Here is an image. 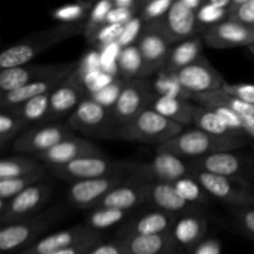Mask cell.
I'll list each match as a JSON object with an SVG mask.
<instances>
[{
  "instance_id": "cell-1",
  "label": "cell",
  "mask_w": 254,
  "mask_h": 254,
  "mask_svg": "<svg viewBox=\"0 0 254 254\" xmlns=\"http://www.w3.org/2000/svg\"><path fill=\"white\" fill-rule=\"evenodd\" d=\"M84 32V24L64 25L59 24L45 29L42 31L34 32L22 37L11 46L6 47L0 54V68L6 69L12 67L30 64L31 60L44 54L57 44L67 41L72 37Z\"/></svg>"
},
{
  "instance_id": "cell-2",
  "label": "cell",
  "mask_w": 254,
  "mask_h": 254,
  "mask_svg": "<svg viewBox=\"0 0 254 254\" xmlns=\"http://www.w3.org/2000/svg\"><path fill=\"white\" fill-rule=\"evenodd\" d=\"M247 138L241 135L217 136L197 128L184 129L179 135L156 148V153H168L185 160L202 158L222 151H236L247 145Z\"/></svg>"
},
{
  "instance_id": "cell-3",
  "label": "cell",
  "mask_w": 254,
  "mask_h": 254,
  "mask_svg": "<svg viewBox=\"0 0 254 254\" xmlns=\"http://www.w3.org/2000/svg\"><path fill=\"white\" fill-rule=\"evenodd\" d=\"M184 129V127L165 118L150 107L126 126L112 131L108 139L150 144L158 148L179 135Z\"/></svg>"
},
{
  "instance_id": "cell-4",
  "label": "cell",
  "mask_w": 254,
  "mask_h": 254,
  "mask_svg": "<svg viewBox=\"0 0 254 254\" xmlns=\"http://www.w3.org/2000/svg\"><path fill=\"white\" fill-rule=\"evenodd\" d=\"M128 180L141 184L168 183L173 184L190 174V168L185 159L168 153H156L150 161L127 164Z\"/></svg>"
},
{
  "instance_id": "cell-5",
  "label": "cell",
  "mask_w": 254,
  "mask_h": 254,
  "mask_svg": "<svg viewBox=\"0 0 254 254\" xmlns=\"http://www.w3.org/2000/svg\"><path fill=\"white\" fill-rule=\"evenodd\" d=\"M59 217H61V210L54 207L27 220L4 226L0 230V251L5 254L16 250H27Z\"/></svg>"
},
{
  "instance_id": "cell-6",
  "label": "cell",
  "mask_w": 254,
  "mask_h": 254,
  "mask_svg": "<svg viewBox=\"0 0 254 254\" xmlns=\"http://www.w3.org/2000/svg\"><path fill=\"white\" fill-rule=\"evenodd\" d=\"M156 97L158 96L154 93L151 83L146 78H134L128 81L117 103L109 109L111 133L117 128L126 126L141 112L150 108Z\"/></svg>"
},
{
  "instance_id": "cell-7",
  "label": "cell",
  "mask_w": 254,
  "mask_h": 254,
  "mask_svg": "<svg viewBox=\"0 0 254 254\" xmlns=\"http://www.w3.org/2000/svg\"><path fill=\"white\" fill-rule=\"evenodd\" d=\"M211 197L226 203L228 207H253L254 192L250 183L242 178H227L203 171L190 170Z\"/></svg>"
},
{
  "instance_id": "cell-8",
  "label": "cell",
  "mask_w": 254,
  "mask_h": 254,
  "mask_svg": "<svg viewBox=\"0 0 254 254\" xmlns=\"http://www.w3.org/2000/svg\"><path fill=\"white\" fill-rule=\"evenodd\" d=\"M52 185L41 180L27 188L11 200H0V225L19 222L39 215L40 210L49 202L52 195Z\"/></svg>"
},
{
  "instance_id": "cell-9",
  "label": "cell",
  "mask_w": 254,
  "mask_h": 254,
  "mask_svg": "<svg viewBox=\"0 0 254 254\" xmlns=\"http://www.w3.org/2000/svg\"><path fill=\"white\" fill-rule=\"evenodd\" d=\"M76 131L67 123H49L32 126L22 131L11 144L14 153L25 156L41 155Z\"/></svg>"
},
{
  "instance_id": "cell-10",
  "label": "cell",
  "mask_w": 254,
  "mask_h": 254,
  "mask_svg": "<svg viewBox=\"0 0 254 254\" xmlns=\"http://www.w3.org/2000/svg\"><path fill=\"white\" fill-rule=\"evenodd\" d=\"M127 164L128 161H117L104 155H93L77 159L66 165L52 166L47 169L60 180L74 184L126 171Z\"/></svg>"
},
{
  "instance_id": "cell-11",
  "label": "cell",
  "mask_w": 254,
  "mask_h": 254,
  "mask_svg": "<svg viewBox=\"0 0 254 254\" xmlns=\"http://www.w3.org/2000/svg\"><path fill=\"white\" fill-rule=\"evenodd\" d=\"M88 96L79 69L77 68L50 94V116L47 124L60 123L64 118L68 119L81 102Z\"/></svg>"
},
{
  "instance_id": "cell-12",
  "label": "cell",
  "mask_w": 254,
  "mask_h": 254,
  "mask_svg": "<svg viewBox=\"0 0 254 254\" xmlns=\"http://www.w3.org/2000/svg\"><path fill=\"white\" fill-rule=\"evenodd\" d=\"M127 180H128L127 173L121 171L103 178L71 184L67 191V198L71 205L79 210L94 208L107 193L111 192L117 186L126 183Z\"/></svg>"
},
{
  "instance_id": "cell-13",
  "label": "cell",
  "mask_w": 254,
  "mask_h": 254,
  "mask_svg": "<svg viewBox=\"0 0 254 254\" xmlns=\"http://www.w3.org/2000/svg\"><path fill=\"white\" fill-rule=\"evenodd\" d=\"M67 124L74 131L86 136L108 138L111 134V114L109 109L87 97L81 102L76 111L67 119Z\"/></svg>"
},
{
  "instance_id": "cell-14",
  "label": "cell",
  "mask_w": 254,
  "mask_h": 254,
  "mask_svg": "<svg viewBox=\"0 0 254 254\" xmlns=\"http://www.w3.org/2000/svg\"><path fill=\"white\" fill-rule=\"evenodd\" d=\"M175 77L181 88L191 96L217 91L226 82L203 55L197 61L175 73Z\"/></svg>"
},
{
  "instance_id": "cell-15",
  "label": "cell",
  "mask_w": 254,
  "mask_h": 254,
  "mask_svg": "<svg viewBox=\"0 0 254 254\" xmlns=\"http://www.w3.org/2000/svg\"><path fill=\"white\" fill-rule=\"evenodd\" d=\"M153 24L170 45L185 41L197 34L196 11L189 9L183 0H175L168 14Z\"/></svg>"
},
{
  "instance_id": "cell-16",
  "label": "cell",
  "mask_w": 254,
  "mask_h": 254,
  "mask_svg": "<svg viewBox=\"0 0 254 254\" xmlns=\"http://www.w3.org/2000/svg\"><path fill=\"white\" fill-rule=\"evenodd\" d=\"M170 44L163 36L154 24H146L143 27L138 40V47L143 59L141 78H148L151 74L165 69L168 62Z\"/></svg>"
},
{
  "instance_id": "cell-17",
  "label": "cell",
  "mask_w": 254,
  "mask_h": 254,
  "mask_svg": "<svg viewBox=\"0 0 254 254\" xmlns=\"http://www.w3.org/2000/svg\"><path fill=\"white\" fill-rule=\"evenodd\" d=\"M74 62H64V64H27L22 66L12 67V68L1 69L0 71V96L9 92L19 89L26 84L32 83L37 79L52 76L55 73L64 71L73 66Z\"/></svg>"
},
{
  "instance_id": "cell-18",
  "label": "cell",
  "mask_w": 254,
  "mask_h": 254,
  "mask_svg": "<svg viewBox=\"0 0 254 254\" xmlns=\"http://www.w3.org/2000/svg\"><path fill=\"white\" fill-rule=\"evenodd\" d=\"M202 41L216 50L254 46V27L227 19L210 27L202 34Z\"/></svg>"
},
{
  "instance_id": "cell-19",
  "label": "cell",
  "mask_w": 254,
  "mask_h": 254,
  "mask_svg": "<svg viewBox=\"0 0 254 254\" xmlns=\"http://www.w3.org/2000/svg\"><path fill=\"white\" fill-rule=\"evenodd\" d=\"M92 240H103V233L88 227L84 223L46 236L21 252L25 254H47Z\"/></svg>"
},
{
  "instance_id": "cell-20",
  "label": "cell",
  "mask_w": 254,
  "mask_h": 254,
  "mask_svg": "<svg viewBox=\"0 0 254 254\" xmlns=\"http://www.w3.org/2000/svg\"><path fill=\"white\" fill-rule=\"evenodd\" d=\"M93 155H103V153L96 144L88 139L73 135L62 140L46 153L35 156V159L44 164L46 168H52V166L66 165L77 159Z\"/></svg>"
},
{
  "instance_id": "cell-21",
  "label": "cell",
  "mask_w": 254,
  "mask_h": 254,
  "mask_svg": "<svg viewBox=\"0 0 254 254\" xmlns=\"http://www.w3.org/2000/svg\"><path fill=\"white\" fill-rule=\"evenodd\" d=\"M79 62L81 61H77L73 66L64 69V71L59 72V73L37 79V81L26 84V86L21 87V88L15 89V91L9 92L6 94H1L0 96V109L15 108V107L20 106V104L25 103V102L30 101V99L35 98V97L51 93L64 79L68 78L78 68Z\"/></svg>"
},
{
  "instance_id": "cell-22",
  "label": "cell",
  "mask_w": 254,
  "mask_h": 254,
  "mask_svg": "<svg viewBox=\"0 0 254 254\" xmlns=\"http://www.w3.org/2000/svg\"><path fill=\"white\" fill-rule=\"evenodd\" d=\"M190 170L203 171L213 175L227 176V178H243L246 170L245 160L233 151H222L202 158L186 160Z\"/></svg>"
},
{
  "instance_id": "cell-23",
  "label": "cell",
  "mask_w": 254,
  "mask_h": 254,
  "mask_svg": "<svg viewBox=\"0 0 254 254\" xmlns=\"http://www.w3.org/2000/svg\"><path fill=\"white\" fill-rule=\"evenodd\" d=\"M148 202V184L127 180L107 193L94 208H113L129 212Z\"/></svg>"
},
{
  "instance_id": "cell-24",
  "label": "cell",
  "mask_w": 254,
  "mask_h": 254,
  "mask_svg": "<svg viewBox=\"0 0 254 254\" xmlns=\"http://www.w3.org/2000/svg\"><path fill=\"white\" fill-rule=\"evenodd\" d=\"M179 216L171 213L163 212V211L154 210L140 217L135 218L131 222L127 223L117 233V237L124 236H158L164 233H170L173 231L174 225Z\"/></svg>"
},
{
  "instance_id": "cell-25",
  "label": "cell",
  "mask_w": 254,
  "mask_h": 254,
  "mask_svg": "<svg viewBox=\"0 0 254 254\" xmlns=\"http://www.w3.org/2000/svg\"><path fill=\"white\" fill-rule=\"evenodd\" d=\"M207 228V218L196 211L179 216L171 235L184 251L191 253L206 238Z\"/></svg>"
},
{
  "instance_id": "cell-26",
  "label": "cell",
  "mask_w": 254,
  "mask_h": 254,
  "mask_svg": "<svg viewBox=\"0 0 254 254\" xmlns=\"http://www.w3.org/2000/svg\"><path fill=\"white\" fill-rule=\"evenodd\" d=\"M148 203H151L156 210L175 216L197 211L196 206L189 203L179 195L173 184L168 183L148 184Z\"/></svg>"
},
{
  "instance_id": "cell-27",
  "label": "cell",
  "mask_w": 254,
  "mask_h": 254,
  "mask_svg": "<svg viewBox=\"0 0 254 254\" xmlns=\"http://www.w3.org/2000/svg\"><path fill=\"white\" fill-rule=\"evenodd\" d=\"M116 240L121 241L130 254H181L183 251L171 232L148 237L124 236Z\"/></svg>"
},
{
  "instance_id": "cell-28",
  "label": "cell",
  "mask_w": 254,
  "mask_h": 254,
  "mask_svg": "<svg viewBox=\"0 0 254 254\" xmlns=\"http://www.w3.org/2000/svg\"><path fill=\"white\" fill-rule=\"evenodd\" d=\"M151 108L184 128L192 124L195 103L189 99L171 96H158Z\"/></svg>"
},
{
  "instance_id": "cell-29",
  "label": "cell",
  "mask_w": 254,
  "mask_h": 254,
  "mask_svg": "<svg viewBox=\"0 0 254 254\" xmlns=\"http://www.w3.org/2000/svg\"><path fill=\"white\" fill-rule=\"evenodd\" d=\"M202 37L197 36L179 42L174 49L170 50L165 72L175 74L197 61L202 56Z\"/></svg>"
},
{
  "instance_id": "cell-30",
  "label": "cell",
  "mask_w": 254,
  "mask_h": 254,
  "mask_svg": "<svg viewBox=\"0 0 254 254\" xmlns=\"http://www.w3.org/2000/svg\"><path fill=\"white\" fill-rule=\"evenodd\" d=\"M191 99L195 104L205 108H212V107H226L231 111L236 112L240 116H252L254 117V104L246 103L241 99L230 96L222 89H217L213 92H207L202 94H193Z\"/></svg>"
},
{
  "instance_id": "cell-31",
  "label": "cell",
  "mask_w": 254,
  "mask_h": 254,
  "mask_svg": "<svg viewBox=\"0 0 254 254\" xmlns=\"http://www.w3.org/2000/svg\"><path fill=\"white\" fill-rule=\"evenodd\" d=\"M46 166L32 156H6L0 161V180L21 178L42 170Z\"/></svg>"
},
{
  "instance_id": "cell-32",
  "label": "cell",
  "mask_w": 254,
  "mask_h": 254,
  "mask_svg": "<svg viewBox=\"0 0 254 254\" xmlns=\"http://www.w3.org/2000/svg\"><path fill=\"white\" fill-rule=\"evenodd\" d=\"M50 94L35 97L15 108H10L14 111L25 123L30 127L39 126V124H47L50 116Z\"/></svg>"
},
{
  "instance_id": "cell-33",
  "label": "cell",
  "mask_w": 254,
  "mask_h": 254,
  "mask_svg": "<svg viewBox=\"0 0 254 254\" xmlns=\"http://www.w3.org/2000/svg\"><path fill=\"white\" fill-rule=\"evenodd\" d=\"M192 124L195 126V128L206 131L208 134H212V135H238L225 123V121L217 113H215L211 109L205 108V107L197 106V104H195V108H193Z\"/></svg>"
},
{
  "instance_id": "cell-34",
  "label": "cell",
  "mask_w": 254,
  "mask_h": 254,
  "mask_svg": "<svg viewBox=\"0 0 254 254\" xmlns=\"http://www.w3.org/2000/svg\"><path fill=\"white\" fill-rule=\"evenodd\" d=\"M94 2L78 1L73 4H66L52 10L51 17L59 24L81 25L86 24Z\"/></svg>"
},
{
  "instance_id": "cell-35",
  "label": "cell",
  "mask_w": 254,
  "mask_h": 254,
  "mask_svg": "<svg viewBox=\"0 0 254 254\" xmlns=\"http://www.w3.org/2000/svg\"><path fill=\"white\" fill-rule=\"evenodd\" d=\"M117 64H118L122 78L129 79V81L134 78H141L143 59H141L139 47L135 45L119 50Z\"/></svg>"
},
{
  "instance_id": "cell-36",
  "label": "cell",
  "mask_w": 254,
  "mask_h": 254,
  "mask_svg": "<svg viewBox=\"0 0 254 254\" xmlns=\"http://www.w3.org/2000/svg\"><path fill=\"white\" fill-rule=\"evenodd\" d=\"M29 128L26 123L11 109H0V148L5 149L10 143Z\"/></svg>"
},
{
  "instance_id": "cell-37",
  "label": "cell",
  "mask_w": 254,
  "mask_h": 254,
  "mask_svg": "<svg viewBox=\"0 0 254 254\" xmlns=\"http://www.w3.org/2000/svg\"><path fill=\"white\" fill-rule=\"evenodd\" d=\"M173 186L184 200L196 207L200 205H207L212 198L191 174L173 183Z\"/></svg>"
},
{
  "instance_id": "cell-38",
  "label": "cell",
  "mask_w": 254,
  "mask_h": 254,
  "mask_svg": "<svg viewBox=\"0 0 254 254\" xmlns=\"http://www.w3.org/2000/svg\"><path fill=\"white\" fill-rule=\"evenodd\" d=\"M46 175V168L42 170L32 173L30 175L21 176L16 179H9V180H0V200L9 201L20 192L26 190L27 188L32 186L34 184L44 180Z\"/></svg>"
},
{
  "instance_id": "cell-39",
  "label": "cell",
  "mask_w": 254,
  "mask_h": 254,
  "mask_svg": "<svg viewBox=\"0 0 254 254\" xmlns=\"http://www.w3.org/2000/svg\"><path fill=\"white\" fill-rule=\"evenodd\" d=\"M113 7V0H101V1L94 2L88 19L84 24L83 35L87 41H91L92 37L107 24V17Z\"/></svg>"
},
{
  "instance_id": "cell-40",
  "label": "cell",
  "mask_w": 254,
  "mask_h": 254,
  "mask_svg": "<svg viewBox=\"0 0 254 254\" xmlns=\"http://www.w3.org/2000/svg\"><path fill=\"white\" fill-rule=\"evenodd\" d=\"M127 211L113 210V208H93L86 220V225L93 230L102 232L121 223L127 217Z\"/></svg>"
},
{
  "instance_id": "cell-41",
  "label": "cell",
  "mask_w": 254,
  "mask_h": 254,
  "mask_svg": "<svg viewBox=\"0 0 254 254\" xmlns=\"http://www.w3.org/2000/svg\"><path fill=\"white\" fill-rule=\"evenodd\" d=\"M196 19H197V32L200 31L202 34L210 27L227 20L228 11L226 9L215 6L211 1H205L201 9L196 12Z\"/></svg>"
},
{
  "instance_id": "cell-42",
  "label": "cell",
  "mask_w": 254,
  "mask_h": 254,
  "mask_svg": "<svg viewBox=\"0 0 254 254\" xmlns=\"http://www.w3.org/2000/svg\"><path fill=\"white\" fill-rule=\"evenodd\" d=\"M129 79L126 78H118V79H113L109 84L104 86L103 88L98 89L97 92H93V93L89 94L93 101H96L97 103L102 104L106 108L111 109L114 104L117 103L118 101L119 96H121L122 91L124 89L126 84L128 83Z\"/></svg>"
},
{
  "instance_id": "cell-43",
  "label": "cell",
  "mask_w": 254,
  "mask_h": 254,
  "mask_svg": "<svg viewBox=\"0 0 254 254\" xmlns=\"http://www.w3.org/2000/svg\"><path fill=\"white\" fill-rule=\"evenodd\" d=\"M175 0H151V1H144L141 6L140 17L144 24H153L163 19L169 10L173 6Z\"/></svg>"
},
{
  "instance_id": "cell-44",
  "label": "cell",
  "mask_w": 254,
  "mask_h": 254,
  "mask_svg": "<svg viewBox=\"0 0 254 254\" xmlns=\"http://www.w3.org/2000/svg\"><path fill=\"white\" fill-rule=\"evenodd\" d=\"M228 19L254 27V0H232L228 9Z\"/></svg>"
},
{
  "instance_id": "cell-45",
  "label": "cell",
  "mask_w": 254,
  "mask_h": 254,
  "mask_svg": "<svg viewBox=\"0 0 254 254\" xmlns=\"http://www.w3.org/2000/svg\"><path fill=\"white\" fill-rule=\"evenodd\" d=\"M123 25L117 24H106L91 39L89 44L97 47H107L111 45L117 44L123 32Z\"/></svg>"
},
{
  "instance_id": "cell-46",
  "label": "cell",
  "mask_w": 254,
  "mask_h": 254,
  "mask_svg": "<svg viewBox=\"0 0 254 254\" xmlns=\"http://www.w3.org/2000/svg\"><path fill=\"white\" fill-rule=\"evenodd\" d=\"M238 228L254 241V206L253 207H228Z\"/></svg>"
},
{
  "instance_id": "cell-47",
  "label": "cell",
  "mask_w": 254,
  "mask_h": 254,
  "mask_svg": "<svg viewBox=\"0 0 254 254\" xmlns=\"http://www.w3.org/2000/svg\"><path fill=\"white\" fill-rule=\"evenodd\" d=\"M221 89L246 103L254 104V84L252 83H228L226 81Z\"/></svg>"
},
{
  "instance_id": "cell-48",
  "label": "cell",
  "mask_w": 254,
  "mask_h": 254,
  "mask_svg": "<svg viewBox=\"0 0 254 254\" xmlns=\"http://www.w3.org/2000/svg\"><path fill=\"white\" fill-rule=\"evenodd\" d=\"M141 24L143 21L140 20V17L136 16L131 20L129 24H127L124 26L123 32H122L121 37L118 40V46L119 49H124V47H128V46H133L134 41H138L139 37H140L141 31Z\"/></svg>"
},
{
  "instance_id": "cell-49",
  "label": "cell",
  "mask_w": 254,
  "mask_h": 254,
  "mask_svg": "<svg viewBox=\"0 0 254 254\" xmlns=\"http://www.w3.org/2000/svg\"><path fill=\"white\" fill-rule=\"evenodd\" d=\"M87 254H130L129 251L124 247L123 243L118 240L111 242H102L97 245L93 250Z\"/></svg>"
},
{
  "instance_id": "cell-50",
  "label": "cell",
  "mask_w": 254,
  "mask_h": 254,
  "mask_svg": "<svg viewBox=\"0 0 254 254\" xmlns=\"http://www.w3.org/2000/svg\"><path fill=\"white\" fill-rule=\"evenodd\" d=\"M136 12L130 11V10L121 9V7H113L107 17V24H117L126 26L127 24L131 21L134 17H136Z\"/></svg>"
},
{
  "instance_id": "cell-51",
  "label": "cell",
  "mask_w": 254,
  "mask_h": 254,
  "mask_svg": "<svg viewBox=\"0 0 254 254\" xmlns=\"http://www.w3.org/2000/svg\"><path fill=\"white\" fill-rule=\"evenodd\" d=\"M222 243L217 238H205L191 254H221Z\"/></svg>"
},
{
  "instance_id": "cell-52",
  "label": "cell",
  "mask_w": 254,
  "mask_h": 254,
  "mask_svg": "<svg viewBox=\"0 0 254 254\" xmlns=\"http://www.w3.org/2000/svg\"><path fill=\"white\" fill-rule=\"evenodd\" d=\"M103 242V240H92L87 241V242L79 243V245L72 246V247L64 248V250L55 251V252L47 253V254H87L91 250H93L97 245Z\"/></svg>"
},
{
  "instance_id": "cell-53",
  "label": "cell",
  "mask_w": 254,
  "mask_h": 254,
  "mask_svg": "<svg viewBox=\"0 0 254 254\" xmlns=\"http://www.w3.org/2000/svg\"><path fill=\"white\" fill-rule=\"evenodd\" d=\"M241 131L245 136L254 140V117L252 116H241L240 117Z\"/></svg>"
},
{
  "instance_id": "cell-54",
  "label": "cell",
  "mask_w": 254,
  "mask_h": 254,
  "mask_svg": "<svg viewBox=\"0 0 254 254\" xmlns=\"http://www.w3.org/2000/svg\"><path fill=\"white\" fill-rule=\"evenodd\" d=\"M248 50H250V52H251V54H252L253 56H254V46H251V47H248Z\"/></svg>"
},
{
  "instance_id": "cell-55",
  "label": "cell",
  "mask_w": 254,
  "mask_h": 254,
  "mask_svg": "<svg viewBox=\"0 0 254 254\" xmlns=\"http://www.w3.org/2000/svg\"><path fill=\"white\" fill-rule=\"evenodd\" d=\"M251 148H252V150H253V153H254V143L251 144Z\"/></svg>"
},
{
  "instance_id": "cell-56",
  "label": "cell",
  "mask_w": 254,
  "mask_h": 254,
  "mask_svg": "<svg viewBox=\"0 0 254 254\" xmlns=\"http://www.w3.org/2000/svg\"><path fill=\"white\" fill-rule=\"evenodd\" d=\"M19 254H25V253H24V252H20Z\"/></svg>"
},
{
  "instance_id": "cell-57",
  "label": "cell",
  "mask_w": 254,
  "mask_h": 254,
  "mask_svg": "<svg viewBox=\"0 0 254 254\" xmlns=\"http://www.w3.org/2000/svg\"><path fill=\"white\" fill-rule=\"evenodd\" d=\"M253 192H254V189H253Z\"/></svg>"
}]
</instances>
